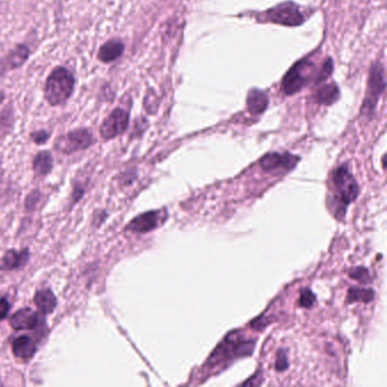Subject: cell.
<instances>
[{
    "label": "cell",
    "mask_w": 387,
    "mask_h": 387,
    "mask_svg": "<svg viewBox=\"0 0 387 387\" xmlns=\"http://www.w3.org/2000/svg\"><path fill=\"white\" fill-rule=\"evenodd\" d=\"M30 259L29 249L8 250L0 259V271H15L27 265Z\"/></svg>",
    "instance_id": "7c38bea8"
},
{
    "label": "cell",
    "mask_w": 387,
    "mask_h": 387,
    "mask_svg": "<svg viewBox=\"0 0 387 387\" xmlns=\"http://www.w3.org/2000/svg\"><path fill=\"white\" fill-rule=\"evenodd\" d=\"M267 20L273 23L282 24L288 27H297L303 23L305 18L300 9L297 8L294 4L285 3L271 9L267 13Z\"/></svg>",
    "instance_id": "9c48e42d"
},
{
    "label": "cell",
    "mask_w": 387,
    "mask_h": 387,
    "mask_svg": "<svg viewBox=\"0 0 387 387\" xmlns=\"http://www.w3.org/2000/svg\"><path fill=\"white\" fill-rule=\"evenodd\" d=\"M317 98L318 102L324 104V105H332L333 102H336L340 98V90L334 83L324 85L318 92Z\"/></svg>",
    "instance_id": "ffe728a7"
},
{
    "label": "cell",
    "mask_w": 387,
    "mask_h": 387,
    "mask_svg": "<svg viewBox=\"0 0 387 387\" xmlns=\"http://www.w3.org/2000/svg\"><path fill=\"white\" fill-rule=\"evenodd\" d=\"M96 142L94 135L89 128H76L61 135L55 142V148L63 154L83 152Z\"/></svg>",
    "instance_id": "277c9868"
},
{
    "label": "cell",
    "mask_w": 387,
    "mask_h": 387,
    "mask_svg": "<svg viewBox=\"0 0 387 387\" xmlns=\"http://www.w3.org/2000/svg\"><path fill=\"white\" fill-rule=\"evenodd\" d=\"M13 353L22 361H30L37 352V344L27 335H20L12 343Z\"/></svg>",
    "instance_id": "4fadbf2b"
},
{
    "label": "cell",
    "mask_w": 387,
    "mask_h": 387,
    "mask_svg": "<svg viewBox=\"0 0 387 387\" xmlns=\"http://www.w3.org/2000/svg\"><path fill=\"white\" fill-rule=\"evenodd\" d=\"M0 384H1V383H0Z\"/></svg>",
    "instance_id": "f1b7e54d"
},
{
    "label": "cell",
    "mask_w": 387,
    "mask_h": 387,
    "mask_svg": "<svg viewBox=\"0 0 387 387\" xmlns=\"http://www.w3.org/2000/svg\"><path fill=\"white\" fill-rule=\"evenodd\" d=\"M30 56V49L25 44H18V47L14 49L6 56V59L1 61V67L4 70H1V73H5L6 70H15L27 61Z\"/></svg>",
    "instance_id": "9a60e30c"
},
{
    "label": "cell",
    "mask_w": 387,
    "mask_h": 387,
    "mask_svg": "<svg viewBox=\"0 0 387 387\" xmlns=\"http://www.w3.org/2000/svg\"><path fill=\"white\" fill-rule=\"evenodd\" d=\"M75 89V79L66 67L57 66L50 72L44 85V99L50 106L64 105Z\"/></svg>",
    "instance_id": "7a4b0ae2"
},
{
    "label": "cell",
    "mask_w": 387,
    "mask_h": 387,
    "mask_svg": "<svg viewBox=\"0 0 387 387\" xmlns=\"http://www.w3.org/2000/svg\"><path fill=\"white\" fill-rule=\"evenodd\" d=\"M374 295L375 293L370 288H359L353 286L348 291V301L349 302L369 303L373 301Z\"/></svg>",
    "instance_id": "d6986e66"
},
{
    "label": "cell",
    "mask_w": 387,
    "mask_h": 387,
    "mask_svg": "<svg viewBox=\"0 0 387 387\" xmlns=\"http://www.w3.org/2000/svg\"><path fill=\"white\" fill-rule=\"evenodd\" d=\"M167 214L165 210H152L137 216L126 226V230L133 233H149L161 226L166 221Z\"/></svg>",
    "instance_id": "ba28073f"
},
{
    "label": "cell",
    "mask_w": 387,
    "mask_h": 387,
    "mask_svg": "<svg viewBox=\"0 0 387 387\" xmlns=\"http://www.w3.org/2000/svg\"><path fill=\"white\" fill-rule=\"evenodd\" d=\"M39 199H40V193L38 191L31 193L27 197V201H25V207H27V209H35V206L38 204Z\"/></svg>",
    "instance_id": "484cf974"
},
{
    "label": "cell",
    "mask_w": 387,
    "mask_h": 387,
    "mask_svg": "<svg viewBox=\"0 0 387 387\" xmlns=\"http://www.w3.org/2000/svg\"><path fill=\"white\" fill-rule=\"evenodd\" d=\"M247 109L252 115L264 113L268 106V98L262 91L252 90L247 94Z\"/></svg>",
    "instance_id": "ac0fdd59"
},
{
    "label": "cell",
    "mask_w": 387,
    "mask_h": 387,
    "mask_svg": "<svg viewBox=\"0 0 387 387\" xmlns=\"http://www.w3.org/2000/svg\"><path fill=\"white\" fill-rule=\"evenodd\" d=\"M333 213L336 219H342L345 215V210L359 195V187L357 180L350 172L348 166L338 167L332 176Z\"/></svg>",
    "instance_id": "6da1fadb"
},
{
    "label": "cell",
    "mask_w": 387,
    "mask_h": 387,
    "mask_svg": "<svg viewBox=\"0 0 387 387\" xmlns=\"http://www.w3.org/2000/svg\"><path fill=\"white\" fill-rule=\"evenodd\" d=\"M125 46L123 44L122 41L118 39H111L108 40L107 42L102 44V47L98 50V59L105 64L108 63H113L116 59H120L121 56L124 53Z\"/></svg>",
    "instance_id": "5bb4252c"
},
{
    "label": "cell",
    "mask_w": 387,
    "mask_h": 387,
    "mask_svg": "<svg viewBox=\"0 0 387 387\" xmlns=\"http://www.w3.org/2000/svg\"><path fill=\"white\" fill-rule=\"evenodd\" d=\"M312 68L314 64L309 61H301L294 65L283 79L282 89L284 94H294L300 91L310 79Z\"/></svg>",
    "instance_id": "5b68a950"
},
{
    "label": "cell",
    "mask_w": 387,
    "mask_h": 387,
    "mask_svg": "<svg viewBox=\"0 0 387 387\" xmlns=\"http://www.w3.org/2000/svg\"><path fill=\"white\" fill-rule=\"evenodd\" d=\"M9 310H11V305L8 300L5 297H0V321H3L7 317Z\"/></svg>",
    "instance_id": "4316f807"
},
{
    "label": "cell",
    "mask_w": 387,
    "mask_h": 387,
    "mask_svg": "<svg viewBox=\"0 0 387 387\" xmlns=\"http://www.w3.org/2000/svg\"><path fill=\"white\" fill-rule=\"evenodd\" d=\"M33 301H35L37 308L40 310L41 314H53L57 307V299L49 288H41L39 291L35 292Z\"/></svg>",
    "instance_id": "2e32d148"
},
{
    "label": "cell",
    "mask_w": 387,
    "mask_h": 387,
    "mask_svg": "<svg viewBox=\"0 0 387 387\" xmlns=\"http://www.w3.org/2000/svg\"><path fill=\"white\" fill-rule=\"evenodd\" d=\"M254 340H243L242 336L238 333H231L223 343L215 350V352L208 361V364L211 367L224 364L225 361H232L241 357L250 355L254 349Z\"/></svg>",
    "instance_id": "3957f363"
},
{
    "label": "cell",
    "mask_w": 387,
    "mask_h": 387,
    "mask_svg": "<svg viewBox=\"0 0 387 387\" xmlns=\"http://www.w3.org/2000/svg\"><path fill=\"white\" fill-rule=\"evenodd\" d=\"M332 72H333L332 59H327L326 61L324 63L323 67H321V72H319V74H318V79H317L318 83H321V82L325 81V80L328 79L329 76H331V74H332Z\"/></svg>",
    "instance_id": "7402d4cb"
},
{
    "label": "cell",
    "mask_w": 387,
    "mask_h": 387,
    "mask_svg": "<svg viewBox=\"0 0 387 387\" xmlns=\"http://www.w3.org/2000/svg\"><path fill=\"white\" fill-rule=\"evenodd\" d=\"M130 116L122 108H115L102 122L100 126V135L105 140H111L122 135L128 130Z\"/></svg>",
    "instance_id": "52a82bcc"
},
{
    "label": "cell",
    "mask_w": 387,
    "mask_h": 387,
    "mask_svg": "<svg viewBox=\"0 0 387 387\" xmlns=\"http://www.w3.org/2000/svg\"><path fill=\"white\" fill-rule=\"evenodd\" d=\"M275 367L278 371H284L288 367V355H286L285 350H280V352L277 353L276 366Z\"/></svg>",
    "instance_id": "d4e9b609"
},
{
    "label": "cell",
    "mask_w": 387,
    "mask_h": 387,
    "mask_svg": "<svg viewBox=\"0 0 387 387\" xmlns=\"http://www.w3.org/2000/svg\"><path fill=\"white\" fill-rule=\"evenodd\" d=\"M54 166L53 156L49 152H40L33 159V171L38 176H46L51 172Z\"/></svg>",
    "instance_id": "e0dca14e"
},
{
    "label": "cell",
    "mask_w": 387,
    "mask_h": 387,
    "mask_svg": "<svg viewBox=\"0 0 387 387\" xmlns=\"http://www.w3.org/2000/svg\"><path fill=\"white\" fill-rule=\"evenodd\" d=\"M5 98H6V96H5V94H4L3 91H0V105L3 104L4 100H5Z\"/></svg>",
    "instance_id": "83f0119b"
},
{
    "label": "cell",
    "mask_w": 387,
    "mask_h": 387,
    "mask_svg": "<svg viewBox=\"0 0 387 387\" xmlns=\"http://www.w3.org/2000/svg\"><path fill=\"white\" fill-rule=\"evenodd\" d=\"M350 277L353 280L359 281L362 284L369 283L370 281L369 271L364 267L353 268L352 271H350Z\"/></svg>",
    "instance_id": "44dd1931"
},
{
    "label": "cell",
    "mask_w": 387,
    "mask_h": 387,
    "mask_svg": "<svg viewBox=\"0 0 387 387\" xmlns=\"http://www.w3.org/2000/svg\"><path fill=\"white\" fill-rule=\"evenodd\" d=\"M50 133L46 131V130H41V131H35L31 133V139L35 145H44L49 140Z\"/></svg>",
    "instance_id": "cb8c5ba5"
},
{
    "label": "cell",
    "mask_w": 387,
    "mask_h": 387,
    "mask_svg": "<svg viewBox=\"0 0 387 387\" xmlns=\"http://www.w3.org/2000/svg\"><path fill=\"white\" fill-rule=\"evenodd\" d=\"M299 158L288 154H268L262 158L260 165L267 172H288L297 165Z\"/></svg>",
    "instance_id": "30bf717a"
},
{
    "label": "cell",
    "mask_w": 387,
    "mask_h": 387,
    "mask_svg": "<svg viewBox=\"0 0 387 387\" xmlns=\"http://www.w3.org/2000/svg\"><path fill=\"white\" fill-rule=\"evenodd\" d=\"M385 90L384 67L381 63H375L370 70L369 81H368L367 96L364 98L362 111L371 113L375 109L376 104L379 102V97Z\"/></svg>",
    "instance_id": "8992f818"
},
{
    "label": "cell",
    "mask_w": 387,
    "mask_h": 387,
    "mask_svg": "<svg viewBox=\"0 0 387 387\" xmlns=\"http://www.w3.org/2000/svg\"><path fill=\"white\" fill-rule=\"evenodd\" d=\"M41 321L42 319L38 312H33L31 308L20 309L9 319V324L15 331H32L38 328Z\"/></svg>",
    "instance_id": "8fae6325"
},
{
    "label": "cell",
    "mask_w": 387,
    "mask_h": 387,
    "mask_svg": "<svg viewBox=\"0 0 387 387\" xmlns=\"http://www.w3.org/2000/svg\"><path fill=\"white\" fill-rule=\"evenodd\" d=\"M314 302H316V295H314L310 290H305V291H302L300 301H299L301 307L312 308V307L314 306Z\"/></svg>",
    "instance_id": "603a6c76"
}]
</instances>
